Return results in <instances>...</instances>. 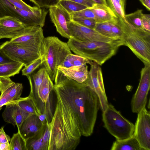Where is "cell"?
<instances>
[{"instance_id": "1", "label": "cell", "mask_w": 150, "mask_h": 150, "mask_svg": "<svg viewBox=\"0 0 150 150\" xmlns=\"http://www.w3.org/2000/svg\"><path fill=\"white\" fill-rule=\"evenodd\" d=\"M54 81L53 90L56 103L49 124L48 150H74L82 136L88 137L93 132L100 107L99 99L84 82L70 79L59 70Z\"/></svg>"}, {"instance_id": "2", "label": "cell", "mask_w": 150, "mask_h": 150, "mask_svg": "<svg viewBox=\"0 0 150 150\" xmlns=\"http://www.w3.org/2000/svg\"><path fill=\"white\" fill-rule=\"evenodd\" d=\"M75 54L86 58L102 65L114 55L121 43L97 41H83L71 38L67 42Z\"/></svg>"}, {"instance_id": "3", "label": "cell", "mask_w": 150, "mask_h": 150, "mask_svg": "<svg viewBox=\"0 0 150 150\" xmlns=\"http://www.w3.org/2000/svg\"><path fill=\"white\" fill-rule=\"evenodd\" d=\"M124 45L128 47L144 64H150V32L136 28L118 18Z\"/></svg>"}, {"instance_id": "4", "label": "cell", "mask_w": 150, "mask_h": 150, "mask_svg": "<svg viewBox=\"0 0 150 150\" xmlns=\"http://www.w3.org/2000/svg\"><path fill=\"white\" fill-rule=\"evenodd\" d=\"M72 53L67 43L55 36L45 38L44 40L45 67L51 80L54 81L58 67L66 56Z\"/></svg>"}, {"instance_id": "5", "label": "cell", "mask_w": 150, "mask_h": 150, "mask_svg": "<svg viewBox=\"0 0 150 150\" xmlns=\"http://www.w3.org/2000/svg\"><path fill=\"white\" fill-rule=\"evenodd\" d=\"M104 126L116 140H121L133 135L134 125L124 117L111 104H108L103 112Z\"/></svg>"}, {"instance_id": "6", "label": "cell", "mask_w": 150, "mask_h": 150, "mask_svg": "<svg viewBox=\"0 0 150 150\" xmlns=\"http://www.w3.org/2000/svg\"><path fill=\"white\" fill-rule=\"evenodd\" d=\"M48 11L37 7L33 11L20 9L7 0H0V18L9 16L19 20L26 26L42 28L45 24Z\"/></svg>"}, {"instance_id": "7", "label": "cell", "mask_w": 150, "mask_h": 150, "mask_svg": "<svg viewBox=\"0 0 150 150\" xmlns=\"http://www.w3.org/2000/svg\"><path fill=\"white\" fill-rule=\"evenodd\" d=\"M0 50L12 60L26 67L43 56L38 49L7 41L0 46Z\"/></svg>"}, {"instance_id": "8", "label": "cell", "mask_w": 150, "mask_h": 150, "mask_svg": "<svg viewBox=\"0 0 150 150\" xmlns=\"http://www.w3.org/2000/svg\"><path fill=\"white\" fill-rule=\"evenodd\" d=\"M88 71V77L83 82L90 88L97 96L100 107L102 112L107 108L108 104L105 88L103 74L100 65L92 62Z\"/></svg>"}, {"instance_id": "9", "label": "cell", "mask_w": 150, "mask_h": 150, "mask_svg": "<svg viewBox=\"0 0 150 150\" xmlns=\"http://www.w3.org/2000/svg\"><path fill=\"white\" fill-rule=\"evenodd\" d=\"M67 25L72 38L83 41H97L108 43H121L122 41L111 38L103 35L93 29L80 25L72 21Z\"/></svg>"}, {"instance_id": "10", "label": "cell", "mask_w": 150, "mask_h": 150, "mask_svg": "<svg viewBox=\"0 0 150 150\" xmlns=\"http://www.w3.org/2000/svg\"><path fill=\"white\" fill-rule=\"evenodd\" d=\"M150 88V64H144L141 71L139 83L131 101L132 112L138 113L145 107Z\"/></svg>"}, {"instance_id": "11", "label": "cell", "mask_w": 150, "mask_h": 150, "mask_svg": "<svg viewBox=\"0 0 150 150\" xmlns=\"http://www.w3.org/2000/svg\"><path fill=\"white\" fill-rule=\"evenodd\" d=\"M137 113L133 135L144 150H150V112L144 107Z\"/></svg>"}, {"instance_id": "12", "label": "cell", "mask_w": 150, "mask_h": 150, "mask_svg": "<svg viewBox=\"0 0 150 150\" xmlns=\"http://www.w3.org/2000/svg\"><path fill=\"white\" fill-rule=\"evenodd\" d=\"M31 26L27 27L17 19L9 16L0 18V39H14L24 34Z\"/></svg>"}, {"instance_id": "13", "label": "cell", "mask_w": 150, "mask_h": 150, "mask_svg": "<svg viewBox=\"0 0 150 150\" xmlns=\"http://www.w3.org/2000/svg\"><path fill=\"white\" fill-rule=\"evenodd\" d=\"M49 12L57 31L64 37L68 39L71 38L67 25V22L71 20L70 14L59 3L50 7Z\"/></svg>"}, {"instance_id": "14", "label": "cell", "mask_w": 150, "mask_h": 150, "mask_svg": "<svg viewBox=\"0 0 150 150\" xmlns=\"http://www.w3.org/2000/svg\"><path fill=\"white\" fill-rule=\"evenodd\" d=\"M45 38L42 28L33 26L24 34L9 41L36 49L44 56Z\"/></svg>"}, {"instance_id": "15", "label": "cell", "mask_w": 150, "mask_h": 150, "mask_svg": "<svg viewBox=\"0 0 150 150\" xmlns=\"http://www.w3.org/2000/svg\"><path fill=\"white\" fill-rule=\"evenodd\" d=\"M23 89L22 83H15L9 77H0V111L7 103L18 99Z\"/></svg>"}, {"instance_id": "16", "label": "cell", "mask_w": 150, "mask_h": 150, "mask_svg": "<svg viewBox=\"0 0 150 150\" xmlns=\"http://www.w3.org/2000/svg\"><path fill=\"white\" fill-rule=\"evenodd\" d=\"M47 73L46 68L44 67L40 69L36 73L26 76L30 86V92L28 96L33 100L40 114L44 113L45 104L39 99L38 92L39 87Z\"/></svg>"}, {"instance_id": "17", "label": "cell", "mask_w": 150, "mask_h": 150, "mask_svg": "<svg viewBox=\"0 0 150 150\" xmlns=\"http://www.w3.org/2000/svg\"><path fill=\"white\" fill-rule=\"evenodd\" d=\"M2 114L4 121L14 126H16L19 129L24 121L31 115L21 109L14 101L8 103Z\"/></svg>"}, {"instance_id": "18", "label": "cell", "mask_w": 150, "mask_h": 150, "mask_svg": "<svg viewBox=\"0 0 150 150\" xmlns=\"http://www.w3.org/2000/svg\"><path fill=\"white\" fill-rule=\"evenodd\" d=\"M50 137L49 124H43L35 135L25 140L27 150H48Z\"/></svg>"}, {"instance_id": "19", "label": "cell", "mask_w": 150, "mask_h": 150, "mask_svg": "<svg viewBox=\"0 0 150 150\" xmlns=\"http://www.w3.org/2000/svg\"><path fill=\"white\" fill-rule=\"evenodd\" d=\"M43 125L38 116L32 114L25 119L18 130L25 140L35 135Z\"/></svg>"}, {"instance_id": "20", "label": "cell", "mask_w": 150, "mask_h": 150, "mask_svg": "<svg viewBox=\"0 0 150 150\" xmlns=\"http://www.w3.org/2000/svg\"><path fill=\"white\" fill-rule=\"evenodd\" d=\"M58 70L69 79L79 83L84 82L88 77V71L86 64L69 68L59 66Z\"/></svg>"}, {"instance_id": "21", "label": "cell", "mask_w": 150, "mask_h": 150, "mask_svg": "<svg viewBox=\"0 0 150 150\" xmlns=\"http://www.w3.org/2000/svg\"><path fill=\"white\" fill-rule=\"evenodd\" d=\"M89 8L95 14L96 23L114 22L118 19V17L108 5L95 3Z\"/></svg>"}, {"instance_id": "22", "label": "cell", "mask_w": 150, "mask_h": 150, "mask_svg": "<svg viewBox=\"0 0 150 150\" xmlns=\"http://www.w3.org/2000/svg\"><path fill=\"white\" fill-rule=\"evenodd\" d=\"M112 150H144L133 134L130 137L121 140H116L111 147Z\"/></svg>"}, {"instance_id": "23", "label": "cell", "mask_w": 150, "mask_h": 150, "mask_svg": "<svg viewBox=\"0 0 150 150\" xmlns=\"http://www.w3.org/2000/svg\"><path fill=\"white\" fill-rule=\"evenodd\" d=\"M54 86L52 81L47 73L39 87L38 92L39 99L45 104L53 90Z\"/></svg>"}, {"instance_id": "24", "label": "cell", "mask_w": 150, "mask_h": 150, "mask_svg": "<svg viewBox=\"0 0 150 150\" xmlns=\"http://www.w3.org/2000/svg\"><path fill=\"white\" fill-rule=\"evenodd\" d=\"M24 64L21 63L13 62L0 65V77H10L19 74Z\"/></svg>"}, {"instance_id": "25", "label": "cell", "mask_w": 150, "mask_h": 150, "mask_svg": "<svg viewBox=\"0 0 150 150\" xmlns=\"http://www.w3.org/2000/svg\"><path fill=\"white\" fill-rule=\"evenodd\" d=\"M19 107L26 112L30 114L36 115L38 116L40 115L32 98L28 97H20L18 100L14 101Z\"/></svg>"}, {"instance_id": "26", "label": "cell", "mask_w": 150, "mask_h": 150, "mask_svg": "<svg viewBox=\"0 0 150 150\" xmlns=\"http://www.w3.org/2000/svg\"><path fill=\"white\" fill-rule=\"evenodd\" d=\"M108 6L118 18L125 19L126 0H107Z\"/></svg>"}, {"instance_id": "27", "label": "cell", "mask_w": 150, "mask_h": 150, "mask_svg": "<svg viewBox=\"0 0 150 150\" xmlns=\"http://www.w3.org/2000/svg\"><path fill=\"white\" fill-rule=\"evenodd\" d=\"M142 10L138 9L135 12L125 15V20L134 27L143 28L142 25Z\"/></svg>"}, {"instance_id": "28", "label": "cell", "mask_w": 150, "mask_h": 150, "mask_svg": "<svg viewBox=\"0 0 150 150\" xmlns=\"http://www.w3.org/2000/svg\"><path fill=\"white\" fill-rule=\"evenodd\" d=\"M11 150H27L25 140L21 135L19 131L14 134L9 142Z\"/></svg>"}, {"instance_id": "29", "label": "cell", "mask_w": 150, "mask_h": 150, "mask_svg": "<svg viewBox=\"0 0 150 150\" xmlns=\"http://www.w3.org/2000/svg\"><path fill=\"white\" fill-rule=\"evenodd\" d=\"M59 3L70 14L88 8L81 4L70 1L61 0Z\"/></svg>"}, {"instance_id": "30", "label": "cell", "mask_w": 150, "mask_h": 150, "mask_svg": "<svg viewBox=\"0 0 150 150\" xmlns=\"http://www.w3.org/2000/svg\"><path fill=\"white\" fill-rule=\"evenodd\" d=\"M112 23L106 22L96 23L94 29L101 35L106 37L114 39L120 40L114 38L112 34L111 31Z\"/></svg>"}, {"instance_id": "31", "label": "cell", "mask_w": 150, "mask_h": 150, "mask_svg": "<svg viewBox=\"0 0 150 150\" xmlns=\"http://www.w3.org/2000/svg\"><path fill=\"white\" fill-rule=\"evenodd\" d=\"M45 61L44 56L36 59L28 65L25 67L22 70L23 75H30L36 69L43 63Z\"/></svg>"}, {"instance_id": "32", "label": "cell", "mask_w": 150, "mask_h": 150, "mask_svg": "<svg viewBox=\"0 0 150 150\" xmlns=\"http://www.w3.org/2000/svg\"><path fill=\"white\" fill-rule=\"evenodd\" d=\"M67 56L72 67L90 64L92 62L86 58L72 53L68 54Z\"/></svg>"}, {"instance_id": "33", "label": "cell", "mask_w": 150, "mask_h": 150, "mask_svg": "<svg viewBox=\"0 0 150 150\" xmlns=\"http://www.w3.org/2000/svg\"><path fill=\"white\" fill-rule=\"evenodd\" d=\"M71 20L80 25L91 29H94L96 24L95 20L77 17H71Z\"/></svg>"}, {"instance_id": "34", "label": "cell", "mask_w": 150, "mask_h": 150, "mask_svg": "<svg viewBox=\"0 0 150 150\" xmlns=\"http://www.w3.org/2000/svg\"><path fill=\"white\" fill-rule=\"evenodd\" d=\"M70 15L71 17H80L94 20L95 18L94 13L89 7H88L79 11L71 13L70 14Z\"/></svg>"}, {"instance_id": "35", "label": "cell", "mask_w": 150, "mask_h": 150, "mask_svg": "<svg viewBox=\"0 0 150 150\" xmlns=\"http://www.w3.org/2000/svg\"><path fill=\"white\" fill-rule=\"evenodd\" d=\"M16 8L20 9L32 11L35 9L37 6H31L26 4L22 0H7Z\"/></svg>"}, {"instance_id": "36", "label": "cell", "mask_w": 150, "mask_h": 150, "mask_svg": "<svg viewBox=\"0 0 150 150\" xmlns=\"http://www.w3.org/2000/svg\"><path fill=\"white\" fill-rule=\"evenodd\" d=\"M36 6L40 8H49L59 3V0H30Z\"/></svg>"}, {"instance_id": "37", "label": "cell", "mask_w": 150, "mask_h": 150, "mask_svg": "<svg viewBox=\"0 0 150 150\" xmlns=\"http://www.w3.org/2000/svg\"><path fill=\"white\" fill-rule=\"evenodd\" d=\"M111 31L114 38L122 40L123 33L119 22L118 18L117 21L112 23Z\"/></svg>"}, {"instance_id": "38", "label": "cell", "mask_w": 150, "mask_h": 150, "mask_svg": "<svg viewBox=\"0 0 150 150\" xmlns=\"http://www.w3.org/2000/svg\"><path fill=\"white\" fill-rule=\"evenodd\" d=\"M142 21L143 28L148 32H150V15L143 13Z\"/></svg>"}, {"instance_id": "39", "label": "cell", "mask_w": 150, "mask_h": 150, "mask_svg": "<svg viewBox=\"0 0 150 150\" xmlns=\"http://www.w3.org/2000/svg\"><path fill=\"white\" fill-rule=\"evenodd\" d=\"M11 138L7 134L4 130V127L2 126L0 129V144L9 142Z\"/></svg>"}, {"instance_id": "40", "label": "cell", "mask_w": 150, "mask_h": 150, "mask_svg": "<svg viewBox=\"0 0 150 150\" xmlns=\"http://www.w3.org/2000/svg\"><path fill=\"white\" fill-rule=\"evenodd\" d=\"M14 62L0 50V65Z\"/></svg>"}, {"instance_id": "41", "label": "cell", "mask_w": 150, "mask_h": 150, "mask_svg": "<svg viewBox=\"0 0 150 150\" xmlns=\"http://www.w3.org/2000/svg\"><path fill=\"white\" fill-rule=\"evenodd\" d=\"M61 0H59V1ZM73 1L88 7H92L95 3L91 0H65Z\"/></svg>"}, {"instance_id": "42", "label": "cell", "mask_w": 150, "mask_h": 150, "mask_svg": "<svg viewBox=\"0 0 150 150\" xmlns=\"http://www.w3.org/2000/svg\"><path fill=\"white\" fill-rule=\"evenodd\" d=\"M148 11H150V0H139Z\"/></svg>"}, {"instance_id": "43", "label": "cell", "mask_w": 150, "mask_h": 150, "mask_svg": "<svg viewBox=\"0 0 150 150\" xmlns=\"http://www.w3.org/2000/svg\"><path fill=\"white\" fill-rule=\"evenodd\" d=\"M0 150H11L9 142L0 144Z\"/></svg>"}, {"instance_id": "44", "label": "cell", "mask_w": 150, "mask_h": 150, "mask_svg": "<svg viewBox=\"0 0 150 150\" xmlns=\"http://www.w3.org/2000/svg\"><path fill=\"white\" fill-rule=\"evenodd\" d=\"M95 3L103 4L105 5H108L107 1L106 0H91Z\"/></svg>"}, {"instance_id": "45", "label": "cell", "mask_w": 150, "mask_h": 150, "mask_svg": "<svg viewBox=\"0 0 150 150\" xmlns=\"http://www.w3.org/2000/svg\"></svg>"}]
</instances>
